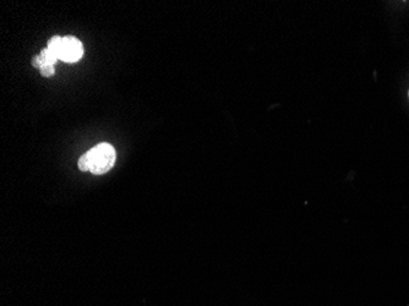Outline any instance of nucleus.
Wrapping results in <instances>:
<instances>
[{"label":"nucleus","mask_w":409,"mask_h":306,"mask_svg":"<svg viewBox=\"0 0 409 306\" xmlns=\"http://www.w3.org/2000/svg\"><path fill=\"white\" fill-rule=\"evenodd\" d=\"M85 157L88 163V171L95 175H102L114 166L117 153L112 144L102 142L86 152Z\"/></svg>","instance_id":"nucleus-1"},{"label":"nucleus","mask_w":409,"mask_h":306,"mask_svg":"<svg viewBox=\"0 0 409 306\" xmlns=\"http://www.w3.org/2000/svg\"><path fill=\"white\" fill-rule=\"evenodd\" d=\"M61 38H63V37H59V36L51 37L48 42V47H47V48H48L49 50H50L58 59H59V53H60Z\"/></svg>","instance_id":"nucleus-4"},{"label":"nucleus","mask_w":409,"mask_h":306,"mask_svg":"<svg viewBox=\"0 0 409 306\" xmlns=\"http://www.w3.org/2000/svg\"><path fill=\"white\" fill-rule=\"evenodd\" d=\"M56 60H58V58H56L48 48H46L41 51V54L33 56V59H32V65H33L34 68L41 69L42 66L44 65H54Z\"/></svg>","instance_id":"nucleus-3"},{"label":"nucleus","mask_w":409,"mask_h":306,"mask_svg":"<svg viewBox=\"0 0 409 306\" xmlns=\"http://www.w3.org/2000/svg\"><path fill=\"white\" fill-rule=\"evenodd\" d=\"M408 95H409V92H408Z\"/></svg>","instance_id":"nucleus-6"},{"label":"nucleus","mask_w":409,"mask_h":306,"mask_svg":"<svg viewBox=\"0 0 409 306\" xmlns=\"http://www.w3.org/2000/svg\"><path fill=\"white\" fill-rule=\"evenodd\" d=\"M83 55V47L80 39L73 36H65L61 38L60 53L59 59L66 63H75L78 61Z\"/></svg>","instance_id":"nucleus-2"},{"label":"nucleus","mask_w":409,"mask_h":306,"mask_svg":"<svg viewBox=\"0 0 409 306\" xmlns=\"http://www.w3.org/2000/svg\"><path fill=\"white\" fill-rule=\"evenodd\" d=\"M39 70H41V75L43 77H50L54 75V65H44Z\"/></svg>","instance_id":"nucleus-5"}]
</instances>
